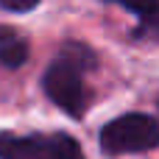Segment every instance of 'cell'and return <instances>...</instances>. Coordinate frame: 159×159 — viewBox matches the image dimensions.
<instances>
[{
	"label": "cell",
	"mask_w": 159,
	"mask_h": 159,
	"mask_svg": "<svg viewBox=\"0 0 159 159\" xmlns=\"http://www.w3.org/2000/svg\"><path fill=\"white\" fill-rule=\"evenodd\" d=\"M106 3H117L126 11L137 14L140 25L134 28V39L159 42V0H106Z\"/></svg>",
	"instance_id": "cell-4"
},
{
	"label": "cell",
	"mask_w": 159,
	"mask_h": 159,
	"mask_svg": "<svg viewBox=\"0 0 159 159\" xmlns=\"http://www.w3.org/2000/svg\"><path fill=\"white\" fill-rule=\"evenodd\" d=\"M0 159H84V154L70 134L0 131Z\"/></svg>",
	"instance_id": "cell-3"
},
{
	"label": "cell",
	"mask_w": 159,
	"mask_h": 159,
	"mask_svg": "<svg viewBox=\"0 0 159 159\" xmlns=\"http://www.w3.org/2000/svg\"><path fill=\"white\" fill-rule=\"evenodd\" d=\"M25 59H28V42L25 39L14 36V39H8V42L0 45V64L3 67L17 70L20 64H25Z\"/></svg>",
	"instance_id": "cell-5"
},
{
	"label": "cell",
	"mask_w": 159,
	"mask_h": 159,
	"mask_svg": "<svg viewBox=\"0 0 159 159\" xmlns=\"http://www.w3.org/2000/svg\"><path fill=\"white\" fill-rule=\"evenodd\" d=\"M159 145V123L151 115L129 112L109 120L101 129V148L109 157L120 154H143Z\"/></svg>",
	"instance_id": "cell-2"
},
{
	"label": "cell",
	"mask_w": 159,
	"mask_h": 159,
	"mask_svg": "<svg viewBox=\"0 0 159 159\" xmlns=\"http://www.w3.org/2000/svg\"><path fill=\"white\" fill-rule=\"evenodd\" d=\"M92 67H95V53L87 45L67 42L59 59L42 75L45 95L59 109H64L70 117H81L84 109L89 106V89L84 84V70H92Z\"/></svg>",
	"instance_id": "cell-1"
},
{
	"label": "cell",
	"mask_w": 159,
	"mask_h": 159,
	"mask_svg": "<svg viewBox=\"0 0 159 159\" xmlns=\"http://www.w3.org/2000/svg\"><path fill=\"white\" fill-rule=\"evenodd\" d=\"M14 36H17V34H14L11 28H6V25H0V45H3V42H8V39H14Z\"/></svg>",
	"instance_id": "cell-7"
},
{
	"label": "cell",
	"mask_w": 159,
	"mask_h": 159,
	"mask_svg": "<svg viewBox=\"0 0 159 159\" xmlns=\"http://www.w3.org/2000/svg\"><path fill=\"white\" fill-rule=\"evenodd\" d=\"M3 8L8 11H17V14H25V11H34L39 6V0H0Z\"/></svg>",
	"instance_id": "cell-6"
}]
</instances>
